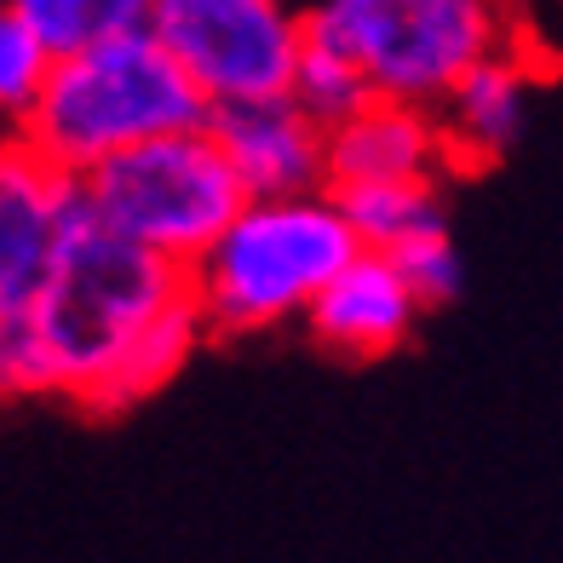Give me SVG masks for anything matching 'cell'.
<instances>
[{
  "instance_id": "6da1fadb",
  "label": "cell",
  "mask_w": 563,
  "mask_h": 563,
  "mask_svg": "<svg viewBox=\"0 0 563 563\" xmlns=\"http://www.w3.org/2000/svg\"><path fill=\"white\" fill-rule=\"evenodd\" d=\"M30 322L53 368V397L92 415H121L162 391L208 340L185 271L104 230L87 201H75Z\"/></svg>"
},
{
  "instance_id": "7a4b0ae2",
  "label": "cell",
  "mask_w": 563,
  "mask_h": 563,
  "mask_svg": "<svg viewBox=\"0 0 563 563\" xmlns=\"http://www.w3.org/2000/svg\"><path fill=\"white\" fill-rule=\"evenodd\" d=\"M208 98L162 53V41L150 30H133L75 46V53H58L46 64L18 139L69 178H87L92 167H104L133 144L208 126Z\"/></svg>"
},
{
  "instance_id": "3957f363",
  "label": "cell",
  "mask_w": 563,
  "mask_h": 563,
  "mask_svg": "<svg viewBox=\"0 0 563 563\" xmlns=\"http://www.w3.org/2000/svg\"><path fill=\"white\" fill-rule=\"evenodd\" d=\"M351 253L356 236L334 190L242 201L185 282L208 334H271L311 311Z\"/></svg>"
},
{
  "instance_id": "277c9868",
  "label": "cell",
  "mask_w": 563,
  "mask_h": 563,
  "mask_svg": "<svg viewBox=\"0 0 563 563\" xmlns=\"http://www.w3.org/2000/svg\"><path fill=\"white\" fill-rule=\"evenodd\" d=\"M305 35L334 46L374 98L438 110L506 46L500 0H305Z\"/></svg>"
},
{
  "instance_id": "5b68a950",
  "label": "cell",
  "mask_w": 563,
  "mask_h": 563,
  "mask_svg": "<svg viewBox=\"0 0 563 563\" xmlns=\"http://www.w3.org/2000/svg\"><path fill=\"white\" fill-rule=\"evenodd\" d=\"M75 190L104 230L156 253L173 271H190L247 201L208 126L121 150L87 178H75Z\"/></svg>"
},
{
  "instance_id": "8992f818",
  "label": "cell",
  "mask_w": 563,
  "mask_h": 563,
  "mask_svg": "<svg viewBox=\"0 0 563 563\" xmlns=\"http://www.w3.org/2000/svg\"><path fill=\"white\" fill-rule=\"evenodd\" d=\"M150 35L190 75L208 110L288 92L305 53L299 0H156Z\"/></svg>"
},
{
  "instance_id": "52a82bcc",
  "label": "cell",
  "mask_w": 563,
  "mask_h": 563,
  "mask_svg": "<svg viewBox=\"0 0 563 563\" xmlns=\"http://www.w3.org/2000/svg\"><path fill=\"white\" fill-rule=\"evenodd\" d=\"M75 201L81 190L64 167H53L23 139L0 144V311L23 317L41 299Z\"/></svg>"
},
{
  "instance_id": "ba28073f",
  "label": "cell",
  "mask_w": 563,
  "mask_h": 563,
  "mask_svg": "<svg viewBox=\"0 0 563 563\" xmlns=\"http://www.w3.org/2000/svg\"><path fill=\"white\" fill-rule=\"evenodd\" d=\"M208 133L219 144V156L230 162V173H236L247 201L328 190V133L288 92L213 110Z\"/></svg>"
},
{
  "instance_id": "9c48e42d",
  "label": "cell",
  "mask_w": 563,
  "mask_h": 563,
  "mask_svg": "<svg viewBox=\"0 0 563 563\" xmlns=\"http://www.w3.org/2000/svg\"><path fill=\"white\" fill-rule=\"evenodd\" d=\"M420 317L426 311H420V299L408 294L402 271L386 253H363V247L334 271V282H328L317 294V305L305 311L317 345L345 356V363H379V356L402 351Z\"/></svg>"
},
{
  "instance_id": "30bf717a",
  "label": "cell",
  "mask_w": 563,
  "mask_h": 563,
  "mask_svg": "<svg viewBox=\"0 0 563 563\" xmlns=\"http://www.w3.org/2000/svg\"><path fill=\"white\" fill-rule=\"evenodd\" d=\"M449 144L438 110L368 98L356 115L328 126V190L340 185H438Z\"/></svg>"
},
{
  "instance_id": "8fae6325",
  "label": "cell",
  "mask_w": 563,
  "mask_h": 563,
  "mask_svg": "<svg viewBox=\"0 0 563 563\" xmlns=\"http://www.w3.org/2000/svg\"><path fill=\"white\" fill-rule=\"evenodd\" d=\"M534 115V64L500 46L472 75H460L438 104V126L449 144V167H489L529 133Z\"/></svg>"
},
{
  "instance_id": "7c38bea8",
  "label": "cell",
  "mask_w": 563,
  "mask_h": 563,
  "mask_svg": "<svg viewBox=\"0 0 563 563\" xmlns=\"http://www.w3.org/2000/svg\"><path fill=\"white\" fill-rule=\"evenodd\" d=\"M334 201H340L356 247L386 253V260L426 242V236H438V230H449L438 185H340Z\"/></svg>"
},
{
  "instance_id": "4fadbf2b",
  "label": "cell",
  "mask_w": 563,
  "mask_h": 563,
  "mask_svg": "<svg viewBox=\"0 0 563 563\" xmlns=\"http://www.w3.org/2000/svg\"><path fill=\"white\" fill-rule=\"evenodd\" d=\"M12 7L35 30V41L58 58V53H75V46L150 30V7L156 0H12Z\"/></svg>"
},
{
  "instance_id": "5bb4252c",
  "label": "cell",
  "mask_w": 563,
  "mask_h": 563,
  "mask_svg": "<svg viewBox=\"0 0 563 563\" xmlns=\"http://www.w3.org/2000/svg\"><path fill=\"white\" fill-rule=\"evenodd\" d=\"M288 98H294V104L328 133V126H340L345 115L363 110L374 92H368L363 75H356V64H345L334 46H322V41L305 35V53H299V64H294Z\"/></svg>"
},
{
  "instance_id": "9a60e30c",
  "label": "cell",
  "mask_w": 563,
  "mask_h": 563,
  "mask_svg": "<svg viewBox=\"0 0 563 563\" xmlns=\"http://www.w3.org/2000/svg\"><path fill=\"white\" fill-rule=\"evenodd\" d=\"M53 64V53L35 41V30L23 23V12L12 0H0V115L23 121V110L35 104L41 75Z\"/></svg>"
},
{
  "instance_id": "2e32d148",
  "label": "cell",
  "mask_w": 563,
  "mask_h": 563,
  "mask_svg": "<svg viewBox=\"0 0 563 563\" xmlns=\"http://www.w3.org/2000/svg\"><path fill=\"white\" fill-rule=\"evenodd\" d=\"M23 397H53V368L30 311L12 317L0 311V402H23Z\"/></svg>"
},
{
  "instance_id": "e0dca14e",
  "label": "cell",
  "mask_w": 563,
  "mask_h": 563,
  "mask_svg": "<svg viewBox=\"0 0 563 563\" xmlns=\"http://www.w3.org/2000/svg\"><path fill=\"white\" fill-rule=\"evenodd\" d=\"M391 265L402 271L408 294L420 299V311H438V305H449L460 294V253H454V236L449 230H438V236H426L415 247L391 253Z\"/></svg>"
}]
</instances>
